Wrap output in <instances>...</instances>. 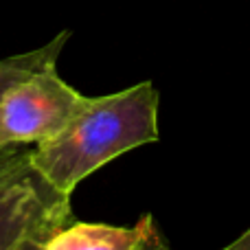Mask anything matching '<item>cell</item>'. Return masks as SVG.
Returning a JSON list of instances; mask_svg holds the SVG:
<instances>
[{
	"mask_svg": "<svg viewBox=\"0 0 250 250\" xmlns=\"http://www.w3.org/2000/svg\"><path fill=\"white\" fill-rule=\"evenodd\" d=\"M158 90L151 82L86 97L62 132L31 147V160L53 187L73 195L104 165L158 141Z\"/></svg>",
	"mask_w": 250,
	"mask_h": 250,
	"instance_id": "1",
	"label": "cell"
},
{
	"mask_svg": "<svg viewBox=\"0 0 250 250\" xmlns=\"http://www.w3.org/2000/svg\"><path fill=\"white\" fill-rule=\"evenodd\" d=\"M70 198L33 165L31 147L0 149V250H46L73 222Z\"/></svg>",
	"mask_w": 250,
	"mask_h": 250,
	"instance_id": "2",
	"label": "cell"
},
{
	"mask_svg": "<svg viewBox=\"0 0 250 250\" xmlns=\"http://www.w3.org/2000/svg\"><path fill=\"white\" fill-rule=\"evenodd\" d=\"M165 246L167 242L154 217L143 215L132 229L99 222H70L48 242L46 250H143Z\"/></svg>",
	"mask_w": 250,
	"mask_h": 250,
	"instance_id": "4",
	"label": "cell"
},
{
	"mask_svg": "<svg viewBox=\"0 0 250 250\" xmlns=\"http://www.w3.org/2000/svg\"><path fill=\"white\" fill-rule=\"evenodd\" d=\"M68 38H70V31H62V33H57L55 38H53L51 42H46L44 46L20 53V55L2 57V60H0V99H2L4 90H7L18 77H22V75H26V73H33V70H38V68H44V66L57 64L60 53L64 51Z\"/></svg>",
	"mask_w": 250,
	"mask_h": 250,
	"instance_id": "5",
	"label": "cell"
},
{
	"mask_svg": "<svg viewBox=\"0 0 250 250\" xmlns=\"http://www.w3.org/2000/svg\"><path fill=\"white\" fill-rule=\"evenodd\" d=\"M229 250H250V229H246L235 242L229 244Z\"/></svg>",
	"mask_w": 250,
	"mask_h": 250,
	"instance_id": "6",
	"label": "cell"
},
{
	"mask_svg": "<svg viewBox=\"0 0 250 250\" xmlns=\"http://www.w3.org/2000/svg\"><path fill=\"white\" fill-rule=\"evenodd\" d=\"M86 95L57 75V64L18 77L0 99V149L53 138L83 105Z\"/></svg>",
	"mask_w": 250,
	"mask_h": 250,
	"instance_id": "3",
	"label": "cell"
}]
</instances>
